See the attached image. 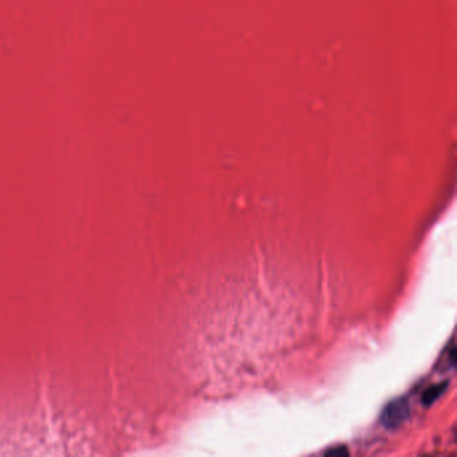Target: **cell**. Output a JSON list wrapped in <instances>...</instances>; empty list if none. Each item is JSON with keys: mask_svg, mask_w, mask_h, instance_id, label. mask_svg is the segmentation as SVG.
Instances as JSON below:
<instances>
[{"mask_svg": "<svg viewBox=\"0 0 457 457\" xmlns=\"http://www.w3.org/2000/svg\"><path fill=\"white\" fill-rule=\"evenodd\" d=\"M411 417V402L407 397L390 401L381 413V422L389 431L401 428Z\"/></svg>", "mask_w": 457, "mask_h": 457, "instance_id": "6da1fadb", "label": "cell"}, {"mask_svg": "<svg viewBox=\"0 0 457 457\" xmlns=\"http://www.w3.org/2000/svg\"><path fill=\"white\" fill-rule=\"evenodd\" d=\"M448 389V382H441V384H436L434 387L425 390L422 394V404L424 405H432L436 402Z\"/></svg>", "mask_w": 457, "mask_h": 457, "instance_id": "7a4b0ae2", "label": "cell"}, {"mask_svg": "<svg viewBox=\"0 0 457 457\" xmlns=\"http://www.w3.org/2000/svg\"><path fill=\"white\" fill-rule=\"evenodd\" d=\"M333 454H336V455H347L349 452H347V449H346L344 447H340V448H337V449H333V451H327V452H326L327 456H329V455H333Z\"/></svg>", "mask_w": 457, "mask_h": 457, "instance_id": "3957f363", "label": "cell"}]
</instances>
